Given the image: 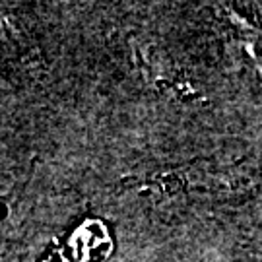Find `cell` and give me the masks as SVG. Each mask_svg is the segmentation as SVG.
Returning <instances> with one entry per match:
<instances>
[{
	"instance_id": "cell-1",
	"label": "cell",
	"mask_w": 262,
	"mask_h": 262,
	"mask_svg": "<svg viewBox=\"0 0 262 262\" xmlns=\"http://www.w3.org/2000/svg\"><path fill=\"white\" fill-rule=\"evenodd\" d=\"M239 43H241L243 53L249 56L251 64L254 66V70L258 72L262 80V31H256V29L245 31L239 37Z\"/></svg>"
}]
</instances>
